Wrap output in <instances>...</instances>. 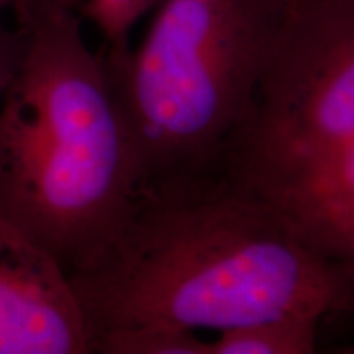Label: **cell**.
<instances>
[{
	"mask_svg": "<svg viewBox=\"0 0 354 354\" xmlns=\"http://www.w3.org/2000/svg\"><path fill=\"white\" fill-rule=\"evenodd\" d=\"M15 2L17 0H0V33L6 30V25H3V21H2L3 13H6L8 8H12L13 6H15Z\"/></svg>",
	"mask_w": 354,
	"mask_h": 354,
	"instance_id": "cell-10",
	"label": "cell"
},
{
	"mask_svg": "<svg viewBox=\"0 0 354 354\" xmlns=\"http://www.w3.org/2000/svg\"><path fill=\"white\" fill-rule=\"evenodd\" d=\"M69 274L0 212V354H91Z\"/></svg>",
	"mask_w": 354,
	"mask_h": 354,
	"instance_id": "cell-5",
	"label": "cell"
},
{
	"mask_svg": "<svg viewBox=\"0 0 354 354\" xmlns=\"http://www.w3.org/2000/svg\"><path fill=\"white\" fill-rule=\"evenodd\" d=\"M82 20H87L104 39L105 56L125 53L128 39L140 20L153 12L159 0H69Z\"/></svg>",
	"mask_w": 354,
	"mask_h": 354,
	"instance_id": "cell-8",
	"label": "cell"
},
{
	"mask_svg": "<svg viewBox=\"0 0 354 354\" xmlns=\"http://www.w3.org/2000/svg\"><path fill=\"white\" fill-rule=\"evenodd\" d=\"M17 53V37L13 30L6 28L0 33V94L10 77Z\"/></svg>",
	"mask_w": 354,
	"mask_h": 354,
	"instance_id": "cell-9",
	"label": "cell"
},
{
	"mask_svg": "<svg viewBox=\"0 0 354 354\" xmlns=\"http://www.w3.org/2000/svg\"><path fill=\"white\" fill-rule=\"evenodd\" d=\"M92 353L100 354H210V342L197 331L138 325L97 335Z\"/></svg>",
	"mask_w": 354,
	"mask_h": 354,
	"instance_id": "cell-7",
	"label": "cell"
},
{
	"mask_svg": "<svg viewBox=\"0 0 354 354\" xmlns=\"http://www.w3.org/2000/svg\"><path fill=\"white\" fill-rule=\"evenodd\" d=\"M292 0H159L135 50L105 56L138 196L220 176Z\"/></svg>",
	"mask_w": 354,
	"mask_h": 354,
	"instance_id": "cell-4",
	"label": "cell"
},
{
	"mask_svg": "<svg viewBox=\"0 0 354 354\" xmlns=\"http://www.w3.org/2000/svg\"><path fill=\"white\" fill-rule=\"evenodd\" d=\"M0 94V212L66 271L97 258L136 197L135 159L105 57L69 0H17Z\"/></svg>",
	"mask_w": 354,
	"mask_h": 354,
	"instance_id": "cell-2",
	"label": "cell"
},
{
	"mask_svg": "<svg viewBox=\"0 0 354 354\" xmlns=\"http://www.w3.org/2000/svg\"><path fill=\"white\" fill-rule=\"evenodd\" d=\"M310 251L354 259V0H292L221 166Z\"/></svg>",
	"mask_w": 354,
	"mask_h": 354,
	"instance_id": "cell-3",
	"label": "cell"
},
{
	"mask_svg": "<svg viewBox=\"0 0 354 354\" xmlns=\"http://www.w3.org/2000/svg\"><path fill=\"white\" fill-rule=\"evenodd\" d=\"M323 318L289 313L218 331L210 354H313Z\"/></svg>",
	"mask_w": 354,
	"mask_h": 354,
	"instance_id": "cell-6",
	"label": "cell"
},
{
	"mask_svg": "<svg viewBox=\"0 0 354 354\" xmlns=\"http://www.w3.org/2000/svg\"><path fill=\"white\" fill-rule=\"evenodd\" d=\"M69 281L92 344L125 326L218 333L289 313L325 318L351 302L353 264L310 251L220 174L141 194Z\"/></svg>",
	"mask_w": 354,
	"mask_h": 354,
	"instance_id": "cell-1",
	"label": "cell"
}]
</instances>
